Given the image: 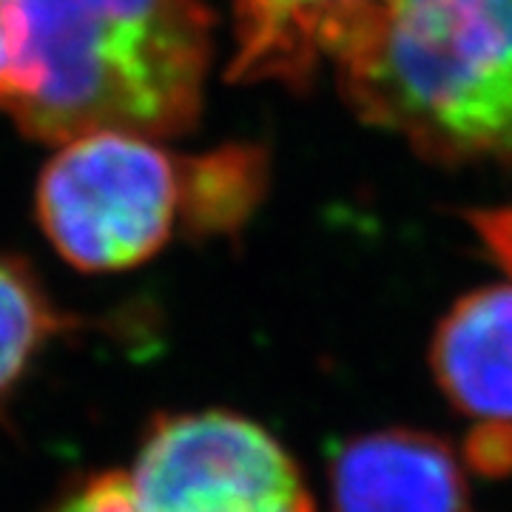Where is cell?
<instances>
[{"label":"cell","mask_w":512,"mask_h":512,"mask_svg":"<svg viewBox=\"0 0 512 512\" xmlns=\"http://www.w3.org/2000/svg\"><path fill=\"white\" fill-rule=\"evenodd\" d=\"M15 74L0 109L40 143L148 140L197 126L214 49L202 0H12Z\"/></svg>","instance_id":"6da1fadb"},{"label":"cell","mask_w":512,"mask_h":512,"mask_svg":"<svg viewBox=\"0 0 512 512\" xmlns=\"http://www.w3.org/2000/svg\"><path fill=\"white\" fill-rule=\"evenodd\" d=\"M336 74L427 160L512 165V0H387Z\"/></svg>","instance_id":"7a4b0ae2"},{"label":"cell","mask_w":512,"mask_h":512,"mask_svg":"<svg viewBox=\"0 0 512 512\" xmlns=\"http://www.w3.org/2000/svg\"><path fill=\"white\" fill-rule=\"evenodd\" d=\"M180 160L148 137L92 131L46 163L37 220L57 254L89 274L143 265L180 220Z\"/></svg>","instance_id":"3957f363"},{"label":"cell","mask_w":512,"mask_h":512,"mask_svg":"<svg viewBox=\"0 0 512 512\" xmlns=\"http://www.w3.org/2000/svg\"><path fill=\"white\" fill-rule=\"evenodd\" d=\"M128 484L137 512H313L288 450L231 410L157 416Z\"/></svg>","instance_id":"277c9868"},{"label":"cell","mask_w":512,"mask_h":512,"mask_svg":"<svg viewBox=\"0 0 512 512\" xmlns=\"http://www.w3.org/2000/svg\"><path fill=\"white\" fill-rule=\"evenodd\" d=\"M387 0H234L237 52L228 77L305 89L339 66L373 29Z\"/></svg>","instance_id":"5b68a950"},{"label":"cell","mask_w":512,"mask_h":512,"mask_svg":"<svg viewBox=\"0 0 512 512\" xmlns=\"http://www.w3.org/2000/svg\"><path fill=\"white\" fill-rule=\"evenodd\" d=\"M330 495L336 512H467L456 453L416 430H382L339 447Z\"/></svg>","instance_id":"8992f818"},{"label":"cell","mask_w":512,"mask_h":512,"mask_svg":"<svg viewBox=\"0 0 512 512\" xmlns=\"http://www.w3.org/2000/svg\"><path fill=\"white\" fill-rule=\"evenodd\" d=\"M430 362L461 413L512 424V285L467 293L441 319Z\"/></svg>","instance_id":"52a82bcc"},{"label":"cell","mask_w":512,"mask_h":512,"mask_svg":"<svg viewBox=\"0 0 512 512\" xmlns=\"http://www.w3.org/2000/svg\"><path fill=\"white\" fill-rule=\"evenodd\" d=\"M180 174L185 231L194 239L234 237L268 191L271 160L259 146H222L180 160Z\"/></svg>","instance_id":"ba28073f"},{"label":"cell","mask_w":512,"mask_h":512,"mask_svg":"<svg viewBox=\"0 0 512 512\" xmlns=\"http://www.w3.org/2000/svg\"><path fill=\"white\" fill-rule=\"evenodd\" d=\"M69 319L57 311L26 262L0 254V404Z\"/></svg>","instance_id":"9c48e42d"},{"label":"cell","mask_w":512,"mask_h":512,"mask_svg":"<svg viewBox=\"0 0 512 512\" xmlns=\"http://www.w3.org/2000/svg\"><path fill=\"white\" fill-rule=\"evenodd\" d=\"M49 512H137L126 473H100L72 487Z\"/></svg>","instance_id":"30bf717a"},{"label":"cell","mask_w":512,"mask_h":512,"mask_svg":"<svg viewBox=\"0 0 512 512\" xmlns=\"http://www.w3.org/2000/svg\"><path fill=\"white\" fill-rule=\"evenodd\" d=\"M487 251L498 259V265L512 276V202L498 208H478L467 214Z\"/></svg>","instance_id":"8fae6325"},{"label":"cell","mask_w":512,"mask_h":512,"mask_svg":"<svg viewBox=\"0 0 512 512\" xmlns=\"http://www.w3.org/2000/svg\"><path fill=\"white\" fill-rule=\"evenodd\" d=\"M467 456L484 473H501L512 467V424H484L467 444Z\"/></svg>","instance_id":"7c38bea8"},{"label":"cell","mask_w":512,"mask_h":512,"mask_svg":"<svg viewBox=\"0 0 512 512\" xmlns=\"http://www.w3.org/2000/svg\"><path fill=\"white\" fill-rule=\"evenodd\" d=\"M15 18H12V0H0V103L12 89L15 74Z\"/></svg>","instance_id":"4fadbf2b"}]
</instances>
